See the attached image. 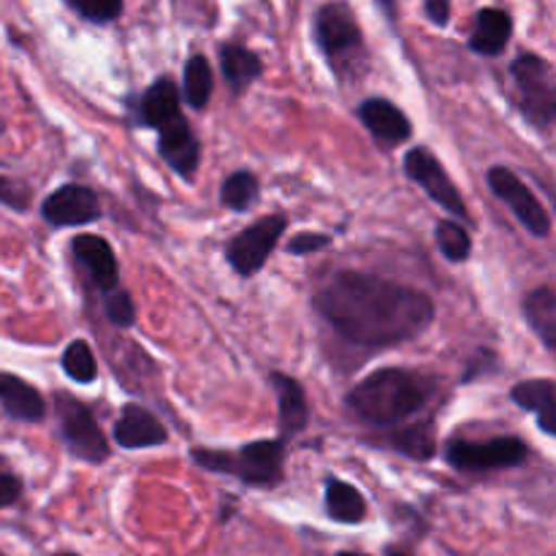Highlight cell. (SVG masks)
Wrapping results in <instances>:
<instances>
[{
  "label": "cell",
  "mask_w": 556,
  "mask_h": 556,
  "mask_svg": "<svg viewBox=\"0 0 556 556\" xmlns=\"http://www.w3.org/2000/svg\"><path fill=\"white\" fill-rule=\"evenodd\" d=\"M177 117H182V106H179V90L172 79L161 76L150 90L141 96L139 103V119L147 128L161 130L163 125L174 123Z\"/></svg>",
  "instance_id": "ffe728a7"
},
{
  "label": "cell",
  "mask_w": 556,
  "mask_h": 556,
  "mask_svg": "<svg viewBox=\"0 0 556 556\" xmlns=\"http://www.w3.org/2000/svg\"><path fill=\"white\" fill-rule=\"evenodd\" d=\"M271 386H275L277 407H280V410H277V421H280L282 440L304 432L309 421V407H307V394H304L302 383L293 380L291 375L275 372L271 375Z\"/></svg>",
  "instance_id": "2e32d148"
},
{
  "label": "cell",
  "mask_w": 556,
  "mask_h": 556,
  "mask_svg": "<svg viewBox=\"0 0 556 556\" xmlns=\"http://www.w3.org/2000/svg\"><path fill=\"white\" fill-rule=\"evenodd\" d=\"M212 68L204 54H190L185 63V101L193 109H204L212 96Z\"/></svg>",
  "instance_id": "cb8c5ba5"
},
{
  "label": "cell",
  "mask_w": 556,
  "mask_h": 556,
  "mask_svg": "<svg viewBox=\"0 0 556 556\" xmlns=\"http://www.w3.org/2000/svg\"><path fill=\"white\" fill-rule=\"evenodd\" d=\"M525 318L532 326L543 345L556 353V291L535 288L525 299Z\"/></svg>",
  "instance_id": "44dd1931"
},
{
  "label": "cell",
  "mask_w": 556,
  "mask_h": 556,
  "mask_svg": "<svg viewBox=\"0 0 556 556\" xmlns=\"http://www.w3.org/2000/svg\"><path fill=\"white\" fill-rule=\"evenodd\" d=\"M58 556H76V554H58Z\"/></svg>",
  "instance_id": "74e56055"
},
{
  "label": "cell",
  "mask_w": 556,
  "mask_h": 556,
  "mask_svg": "<svg viewBox=\"0 0 556 556\" xmlns=\"http://www.w3.org/2000/svg\"><path fill=\"white\" fill-rule=\"evenodd\" d=\"M386 556H410V554H402V552H396V548H391V552Z\"/></svg>",
  "instance_id": "d590c367"
},
{
  "label": "cell",
  "mask_w": 556,
  "mask_h": 556,
  "mask_svg": "<svg viewBox=\"0 0 556 556\" xmlns=\"http://www.w3.org/2000/svg\"><path fill=\"white\" fill-rule=\"evenodd\" d=\"M286 215H269L244 228L242 233H237L226 248V258L231 269L242 277L255 275L266 264L275 244L280 242V233L286 231Z\"/></svg>",
  "instance_id": "ba28073f"
},
{
  "label": "cell",
  "mask_w": 556,
  "mask_h": 556,
  "mask_svg": "<svg viewBox=\"0 0 556 556\" xmlns=\"http://www.w3.org/2000/svg\"><path fill=\"white\" fill-rule=\"evenodd\" d=\"M331 239L324 237V233H302V237H293L288 242V253L293 255H309L315 250H324Z\"/></svg>",
  "instance_id": "1f68e13d"
},
{
  "label": "cell",
  "mask_w": 556,
  "mask_h": 556,
  "mask_svg": "<svg viewBox=\"0 0 556 556\" xmlns=\"http://www.w3.org/2000/svg\"><path fill=\"white\" fill-rule=\"evenodd\" d=\"M510 400L538 418V427L556 438V380H525L516 383Z\"/></svg>",
  "instance_id": "ac0fdd59"
},
{
  "label": "cell",
  "mask_w": 556,
  "mask_h": 556,
  "mask_svg": "<svg viewBox=\"0 0 556 556\" xmlns=\"http://www.w3.org/2000/svg\"><path fill=\"white\" fill-rule=\"evenodd\" d=\"M315 38H318L320 52L326 54L334 71H348L364 52L362 27H358L351 5L342 3V0L320 5L318 14H315Z\"/></svg>",
  "instance_id": "277c9868"
},
{
  "label": "cell",
  "mask_w": 556,
  "mask_h": 556,
  "mask_svg": "<svg viewBox=\"0 0 556 556\" xmlns=\"http://www.w3.org/2000/svg\"><path fill=\"white\" fill-rule=\"evenodd\" d=\"M87 22H112L123 14V0H65Z\"/></svg>",
  "instance_id": "f1b7e54d"
},
{
  "label": "cell",
  "mask_w": 556,
  "mask_h": 556,
  "mask_svg": "<svg viewBox=\"0 0 556 556\" xmlns=\"http://www.w3.org/2000/svg\"><path fill=\"white\" fill-rule=\"evenodd\" d=\"M22 494V481L16 476H9V472H0V510L14 505Z\"/></svg>",
  "instance_id": "d6a6232c"
},
{
  "label": "cell",
  "mask_w": 556,
  "mask_h": 556,
  "mask_svg": "<svg viewBox=\"0 0 556 556\" xmlns=\"http://www.w3.org/2000/svg\"><path fill=\"white\" fill-rule=\"evenodd\" d=\"M514 79L519 90V109L535 128L556 125V85L552 68L541 54L525 52L514 60Z\"/></svg>",
  "instance_id": "5b68a950"
},
{
  "label": "cell",
  "mask_w": 556,
  "mask_h": 556,
  "mask_svg": "<svg viewBox=\"0 0 556 556\" xmlns=\"http://www.w3.org/2000/svg\"><path fill=\"white\" fill-rule=\"evenodd\" d=\"M54 405H58L60 418V434L63 443L76 459L90 462V465H101L109 459V443L103 438L101 427H98L96 416L85 402L74 400L71 394H54Z\"/></svg>",
  "instance_id": "8992f818"
},
{
  "label": "cell",
  "mask_w": 556,
  "mask_h": 556,
  "mask_svg": "<svg viewBox=\"0 0 556 556\" xmlns=\"http://www.w3.org/2000/svg\"><path fill=\"white\" fill-rule=\"evenodd\" d=\"M157 152L182 179L195 177V168H199L201 161V147L185 114L157 130Z\"/></svg>",
  "instance_id": "7c38bea8"
},
{
  "label": "cell",
  "mask_w": 556,
  "mask_h": 556,
  "mask_svg": "<svg viewBox=\"0 0 556 556\" xmlns=\"http://www.w3.org/2000/svg\"><path fill=\"white\" fill-rule=\"evenodd\" d=\"M0 556H3V554H0Z\"/></svg>",
  "instance_id": "ab89813d"
},
{
  "label": "cell",
  "mask_w": 556,
  "mask_h": 556,
  "mask_svg": "<svg viewBox=\"0 0 556 556\" xmlns=\"http://www.w3.org/2000/svg\"><path fill=\"white\" fill-rule=\"evenodd\" d=\"M220 68L223 74H226L231 90L244 92L253 85L255 76L264 71V65H261L258 54L250 52L242 43H226V47L220 49Z\"/></svg>",
  "instance_id": "7402d4cb"
},
{
  "label": "cell",
  "mask_w": 556,
  "mask_h": 556,
  "mask_svg": "<svg viewBox=\"0 0 556 556\" xmlns=\"http://www.w3.org/2000/svg\"><path fill=\"white\" fill-rule=\"evenodd\" d=\"M0 467H3V456H0Z\"/></svg>",
  "instance_id": "f35d334b"
},
{
  "label": "cell",
  "mask_w": 556,
  "mask_h": 556,
  "mask_svg": "<svg viewBox=\"0 0 556 556\" xmlns=\"http://www.w3.org/2000/svg\"><path fill=\"white\" fill-rule=\"evenodd\" d=\"M405 174L413 182L421 185L424 193H427L434 204H440L445 212L459 217V220H470V212H467V204L462 201L454 179L448 177L443 163H440L432 152L424 150V147H413L405 155Z\"/></svg>",
  "instance_id": "30bf717a"
},
{
  "label": "cell",
  "mask_w": 556,
  "mask_h": 556,
  "mask_svg": "<svg viewBox=\"0 0 556 556\" xmlns=\"http://www.w3.org/2000/svg\"><path fill=\"white\" fill-rule=\"evenodd\" d=\"M41 215L54 228L85 226L101 217V201L85 185H63L43 199Z\"/></svg>",
  "instance_id": "8fae6325"
},
{
  "label": "cell",
  "mask_w": 556,
  "mask_h": 556,
  "mask_svg": "<svg viewBox=\"0 0 556 556\" xmlns=\"http://www.w3.org/2000/svg\"><path fill=\"white\" fill-rule=\"evenodd\" d=\"M30 188L22 179L0 177V204L14 212H25L30 206Z\"/></svg>",
  "instance_id": "4dcf8cb0"
},
{
  "label": "cell",
  "mask_w": 556,
  "mask_h": 556,
  "mask_svg": "<svg viewBox=\"0 0 556 556\" xmlns=\"http://www.w3.org/2000/svg\"><path fill=\"white\" fill-rule=\"evenodd\" d=\"M358 117L367 125L369 134L383 144H402L413 134V125L405 117V112L386 98H367L358 106Z\"/></svg>",
  "instance_id": "4fadbf2b"
},
{
  "label": "cell",
  "mask_w": 556,
  "mask_h": 556,
  "mask_svg": "<svg viewBox=\"0 0 556 556\" xmlns=\"http://www.w3.org/2000/svg\"><path fill=\"white\" fill-rule=\"evenodd\" d=\"M527 443L519 438H497L486 443H472V440H454L448 445V462L462 472H486V470H508L527 462Z\"/></svg>",
  "instance_id": "52a82bcc"
},
{
  "label": "cell",
  "mask_w": 556,
  "mask_h": 556,
  "mask_svg": "<svg viewBox=\"0 0 556 556\" xmlns=\"http://www.w3.org/2000/svg\"><path fill=\"white\" fill-rule=\"evenodd\" d=\"M337 556H367V554H353V552H345V554H337Z\"/></svg>",
  "instance_id": "8d00e7d4"
},
{
  "label": "cell",
  "mask_w": 556,
  "mask_h": 556,
  "mask_svg": "<svg viewBox=\"0 0 556 556\" xmlns=\"http://www.w3.org/2000/svg\"><path fill=\"white\" fill-rule=\"evenodd\" d=\"M378 3H380V9L386 11V16H389L391 22H396V3H394V0H378Z\"/></svg>",
  "instance_id": "e575fe53"
},
{
  "label": "cell",
  "mask_w": 556,
  "mask_h": 556,
  "mask_svg": "<svg viewBox=\"0 0 556 556\" xmlns=\"http://www.w3.org/2000/svg\"><path fill=\"white\" fill-rule=\"evenodd\" d=\"M0 405L14 421L38 424L47 416L43 396L33 389L27 380L16 378L11 372H0Z\"/></svg>",
  "instance_id": "e0dca14e"
},
{
  "label": "cell",
  "mask_w": 556,
  "mask_h": 556,
  "mask_svg": "<svg viewBox=\"0 0 556 556\" xmlns=\"http://www.w3.org/2000/svg\"><path fill=\"white\" fill-rule=\"evenodd\" d=\"M429 383L407 369H378L348 394V407L375 427H391L421 410Z\"/></svg>",
  "instance_id": "7a4b0ae2"
},
{
  "label": "cell",
  "mask_w": 556,
  "mask_h": 556,
  "mask_svg": "<svg viewBox=\"0 0 556 556\" xmlns=\"http://www.w3.org/2000/svg\"><path fill=\"white\" fill-rule=\"evenodd\" d=\"M106 315L114 326H130L136 318L134 299H130L128 291H109L106 293Z\"/></svg>",
  "instance_id": "f546056e"
},
{
  "label": "cell",
  "mask_w": 556,
  "mask_h": 556,
  "mask_svg": "<svg viewBox=\"0 0 556 556\" xmlns=\"http://www.w3.org/2000/svg\"><path fill=\"white\" fill-rule=\"evenodd\" d=\"M114 440H117L123 448L136 451V448H152V445H163L168 440L166 427L152 416L150 410L139 405H128L123 410V416L114 424Z\"/></svg>",
  "instance_id": "9a60e30c"
},
{
  "label": "cell",
  "mask_w": 556,
  "mask_h": 556,
  "mask_svg": "<svg viewBox=\"0 0 556 556\" xmlns=\"http://www.w3.org/2000/svg\"><path fill=\"white\" fill-rule=\"evenodd\" d=\"M190 459L210 472L237 476L248 486H275L282 478V462H286V443L282 440H258L244 445L237 454L228 451L195 448Z\"/></svg>",
  "instance_id": "3957f363"
},
{
  "label": "cell",
  "mask_w": 556,
  "mask_h": 556,
  "mask_svg": "<svg viewBox=\"0 0 556 556\" xmlns=\"http://www.w3.org/2000/svg\"><path fill=\"white\" fill-rule=\"evenodd\" d=\"M427 16L434 25H448L451 16V0H427Z\"/></svg>",
  "instance_id": "836d02e7"
},
{
  "label": "cell",
  "mask_w": 556,
  "mask_h": 556,
  "mask_svg": "<svg viewBox=\"0 0 556 556\" xmlns=\"http://www.w3.org/2000/svg\"><path fill=\"white\" fill-rule=\"evenodd\" d=\"M63 369L76 383H92L98 378V364L85 340H74L63 353Z\"/></svg>",
  "instance_id": "4316f807"
},
{
  "label": "cell",
  "mask_w": 556,
  "mask_h": 556,
  "mask_svg": "<svg viewBox=\"0 0 556 556\" xmlns=\"http://www.w3.org/2000/svg\"><path fill=\"white\" fill-rule=\"evenodd\" d=\"M220 199L228 210L242 212L248 206H253V201L258 199V179L253 172H233L231 177L223 182Z\"/></svg>",
  "instance_id": "d4e9b609"
},
{
  "label": "cell",
  "mask_w": 556,
  "mask_h": 556,
  "mask_svg": "<svg viewBox=\"0 0 556 556\" xmlns=\"http://www.w3.org/2000/svg\"><path fill=\"white\" fill-rule=\"evenodd\" d=\"M510 33H514V20H510L508 11L481 9L476 16V27H472L470 49L483 58H494L508 47Z\"/></svg>",
  "instance_id": "d6986e66"
},
{
  "label": "cell",
  "mask_w": 556,
  "mask_h": 556,
  "mask_svg": "<svg viewBox=\"0 0 556 556\" xmlns=\"http://www.w3.org/2000/svg\"><path fill=\"white\" fill-rule=\"evenodd\" d=\"M400 454L410 456V459H432L434 456V432L427 427V424H416L410 429H400L391 440Z\"/></svg>",
  "instance_id": "484cf974"
},
{
  "label": "cell",
  "mask_w": 556,
  "mask_h": 556,
  "mask_svg": "<svg viewBox=\"0 0 556 556\" xmlns=\"http://www.w3.org/2000/svg\"><path fill=\"white\" fill-rule=\"evenodd\" d=\"M318 313L353 345L391 348L421 337L434 320L427 293L362 271H337L315 296Z\"/></svg>",
  "instance_id": "6da1fadb"
},
{
  "label": "cell",
  "mask_w": 556,
  "mask_h": 556,
  "mask_svg": "<svg viewBox=\"0 0 556 556\" xmlns=\"http://www.w3.org/2000/svg\"><path fill=\"white\" fill-rule=\"evenodd\" d=\"M74 255L79 258V264L90 271L92 282H96L101 291H114L119 282V269L117 258H114V250L106 239L92 237V233H79L74 239Z\"/></svg>",
  "instance_id": "5bb4252c"
},
{
  "label": "cell",
  "mask_w": 556,
  "mask_h": 556,
  "mask_svg": "<svg viewBox=\"0 0 556 556\" xmlns=\"http://www.w3.org/2000/svg\"><path fill=\"white\" fill-rule=\"evenodd\" d=\"M438 248L443 250L445 258L462 264V261L470 258L472 239L467 228H462L456 220H443L438 223Z\"/></svg>",
  "instance_id": "83f0119b"
},
{
  "label": "cell",
  "mask_w": 556,
  "mask_h": 556,
  "mask_svg": "<svg viewBox=\"0 0 556 556\" xmlns=\"http://www.w3.org/2000/svg\"><path fill=\"white\" fill-rule=\"evenodd\" d=\"M326 510L340 525H358L367 516V503H364L362 492L356 486L329 478V483H326Z\"/></svg>",
  "instance_id": "603a6c76"
},
{
  "label": "cell",
  "mask_w": 556,
  "mask_h": 556,
  "mask_svg": "<svg viewBox=\"0 0 556 556\" xmlns=\"http://www.w3.org/2000/svg\"><path fill=\"white\" fill-rule=\"evenodd\" d=\"M486 179L492 193L514 212L516 220H519L532 237H548V233H552V217H548L546 206L535 199V193H532L510 168L492 166L489 168Z\"/></svg>",
  "instance_id": "9c48e42d"
}]
</instances>
